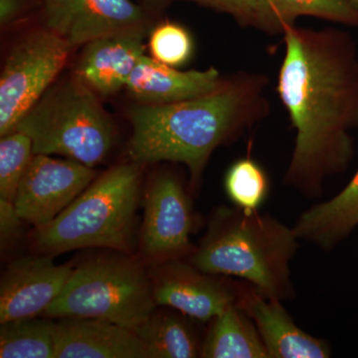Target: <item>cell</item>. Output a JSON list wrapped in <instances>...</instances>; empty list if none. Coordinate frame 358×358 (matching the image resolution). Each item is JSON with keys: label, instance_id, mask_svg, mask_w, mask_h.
<instances>
[{"label": "cell", "instance_id": "6da1fadb", "mask_svg": "<svg viewBox=\"0 0 358 358\" xmlns=\"http://www.w3.org/2000/svg\"><path fill=\"white\" fill-rule=\"evenodd\" d=\"M285 55L277 93L296 138L285 185L308 199L324 192L329 176L348 171L358 128V49L338 28L284 30Z\"/></svg>", "mask_w": 358, "mask_h": 358}, {"label": "cell", "instance_id": "7a4b0ae2", "mask_svg": "<svg viewBox=\"0 0 358 358\" xmlns=\"http://www.w3.org/2000/svg\"><path fill=\"white\" fill-rule=\"evenodd\" d=\"M270 82L262 73L242 71L223 79L206 95L134 108L129 113L131 159L136 164H183L195 185L216 148L267 119Z\"/></svg>", "mask_w": 358, "mask_h": 358}, {"label": "cell", "instance_id": "3957f363", "mask_svg": "<svg viewBox=\"0 0 358 358\" xmlns=\"http://www.w3.org/2000/svg\"><path fill=\"white\" fill-rule=\"evenodd\" d=\"M299 241L293 227L270 214L224 207L214 214L190 263L208 274L239 278L266 298L289 301L296 294L289 264Z\"/></svg>", "mask_w": 358, "mask_h": 358}, {"label": "cell", "instance_id": "277c9868", "mask_svg": "<svg viewBox=\"0 0 358 358\" xmlns=\"http://www.w3.org/2000/svg\"><path fill=\"white\" fill-rule=\"evenodd\" d=\"M138 199V166H114L96 178L54 220L36 228L32 244L43 255L83 248L128 254L133 249Z\"/></svg>", "mask_w": 358, "mask_h": 358}, {"label": "cell", "instance_id": "5b68a950", "mask_svg": "<svg viewBox=\"0 0 358 358\" xmlns=\"http://www.w3.org/2000/svg\"><path fill=\"white\" fill-rule=\"evenodd\" d=\"M13 131L31 138L34 155H62L90 167L101 164L114 143L109 115L76 75L47 90Z\"/></svg>", "mask_w": 358, "mask_h": 358}, {"label": "cell", "instance_id": "8992f818", "mask_svg": "<svg viewBox=\"0 0 358 358\" xmlns=\"http://www.w3.org/2000/svg\"><path fill=\"white\" fill-rule=\"evenodd\" d=\"M157 307L150 278L140 263L124 256L110 257L73 268L43 315L107 320L136 331Z\"/></svg>", "mask_w": 358, "mask_h": 358}, {"label": "cell", "instance_id": "52a82bcc", "mask_svg": "<svg viewBox=\"0 0 358 358\" xmlns=\"http://www.w3.org/2000/svg\"><path fill=\"white\" fill-rule=\"evenodd\" d=\"M70 46L51 30H36L16 44L0 76V136L11 133L50 88L67 62Z\"/></svg>", "mask_w": 358, "mask_h": 358}, {"label": "cell", "instance_id": "ba28073f", "mask_svg": "<svg viewBox=\"0 0 358 358\" xmlns=\"http://www.w3.org/2000/svg\"><path fill=\"white\" fill-rule=\"evenodd\" d=\"M96 176L93 167L76 160L34 155L18 187L14 206L23 221L41 227L62 213Z\"/></svg>", "mask_w": 358, "mask_h": 358}, {"label": "cell", "instance_id": "9c48e42d", "mask_svg": "<svg viewBox=\"0 0 358 358\" xmlns=\"http://www.w3.org/2000/svg\"><path fill=\"white\" fill-rule=\"evenodd\" d=\"M150 277L157 306L171 308L193 320L210 322L230 305L238 303L246 284L208 274L179 259L157 266Z\"/></svg>", "mask_w": 358, "mask_h": 358}, {"label": "cell", "instance_id": "30bf717a", "mask_svg": "<svg viewBox=\"0 0 358 358\" xmlns=\"http://www.w3.org/2000/svg\"><path fill=\"white\" fill-rule=\"evenodd\" d=\"M143 206L141 249L147 258L159 264L192 254V204L176 176H157L148 187Z\"/></svg>", "mask_w": 358, "mask_h": 358}, {"label": "cell", "instance_id": "8fae6325", "mask_svg": "<svg viewBox=\"0 0 358 358\" xmlns=\"http://www.w3.org/2000/svg\"><path fill=\"white\" fill-rule=\"evenodd\" d=\"M45 28L71 47L103 37L143 31L147 15L131 0H43Z\"/></svg>", "mask_w": 358, "mask_h": 358}, {"label": "cell", "instance_id": "7c38bea8", "mask_svg": "<svg viewBox=\"0 0 358 358\" xmlns=\"http://www.w3.org/2000/svg\"><path fill=\"white\" fill-rule=\"evenodd\" d=\"M72 270L55 264L50 255L13 261L0 284V324L43 315L62 292Z\"/></svg>", "mask_w": 358, "mask_h": 358}, {"label": "cell", "instance_id": "4fadbf2b", "mask_svg": "<svg viewBox=\"0 0 358 358\" xmlns=\"http://www.w3.org/2000/svg\"><path fill=\"white\" fill-rule=\"evenodd\" d=\"M282 303L262 296L248 282L238 301L255 324L268 358L331 357L329 343L303 331Z\"/></svg>", "mask_w": 358, "mask_h": 358}, {"label": "cell", "instance_id": "5bb4252c", "mask_svg": "<svg viewBox=\"0 0 358 358\" xmlns=\"http://www.w3.org/2000/svg\"><path fill=\"white\" fill-rule=\"evenodd\" d=\"M54 324V358H148L136 331L98 319L61 317Z\"/></svg>", "mask_w": 358, "mask_h": 358}, {"label": "cell", "instance_id": "9a60e30c", "mask_svg": "<svg viewBox=\"0 0 358 358\" xmlns=\"http://www.w3.org/2000/svg\"><path fill=\"white\" fill-rule=\"evenodd\" d=\"M143 55V31L103 37L86 44L75 75L96 94L112 95L127 87Z\"/></svg>", "mask_w": 358, "mask_h": 358}, {"label": "cell", "instance_id": "2e32d148", "mask_svg": "<svg viewBox=\"0 0 358 358\" xmlns=\"http://www.w3.org/2000/svg\"><path fill=\"white\" fill-rule=\"evenodd\" d=\"M223 78L215 68L180 71L143 55L126 88L141 103L166 105L192 100L214 91Z\"/></svg>", "mask_w": 358, "mask_h": 358}, {"label": "cell", "instance_id": "e0dca14e", "mask_svg": "<svg viewBox=\"0 0 358 358\" xmlns=\"http://www.w3.org/2000/svg\"><path fill=\"white\" fill-rule=\"evenodd\" d=\"M358 226V169L333 199L303 212L293 226L301 241L331 251Z\"/></svg>", "mask_w": 358, "mask_h": 358}, {"label": "cell", "instance_id": "ac0fdd59", "mask_svg": "<svg viewBox=\"0 0 358 358\" xmlns=\"http://www.w3.org/2000/svg\"><path fill=\"white\" fill-rule=\"evenodd\" d=\"M204 358H268L260 334L251 317L233 303L210 320L202 343Z\"/></svg>", "mask_w": 358, "mask_h": 358}, {"label": "cell", "instance_id": "d6986e66", "mask_svg": "<svg viewBox=\"0 0 358 358\" xmlns=\"http://www.w3.org/2000/svg\"><path fill=\"white\" fill-rule=\"evenodd\" d=\"M303 16L358 27V7L350 0H258V30L266 34H282Z\"/></svg>", "mask_w": 358, "mask_h": 358}, {"label": "cell", "instance_id": "ffe728a7", "mask_svg": "<svg viewBox=\"0 0 358 358\" xmlns=\"http://www.w3.org/2000/svg\"><path fill=\"white\" fill-rule=\"evenodd\" d=\"M190 317L178 312H155L136 331L148 358L201 357L202 343Z\"/></svg>", "mask_w": 358, "mask_h": 358}, {"label": "cell", "instance_id": "44dd1931", "mask_svg": "<svg viewBox=\"0 0 358 358\" xmlns=\"http://www.w3.org/2000/svg\"><path fill=\"white\" fill-rule=\"evenodd\" d=\"M54 324L37 317L1 324L0 357L54 358Z\"/></svg>", "mask_w": 358, "mask_h": 358}, {"label": "cell", "instance_id": "7402d4cb", "mask_svg": "<svg viewBox=\"0 0 358 358\" xmlns=\"http://www.w3.org/2000/svg\"><path fill=\"white\" fill-rule=\"evenodd\" d=\"M225 192L239 208L258 211L270 192V180L262 166L250 157L235 162L224 180Z\"/></svg>", "mask_w": 358, "mask_h": 358}, {"label": "cell", "instance_id": "603a6c76", "mask_svg": "<svg viewBox=\"0 0 358 358\" xmlns=\"http://www.w3.org/2000/svg\"><path fill=\"white\" fill-rule=\"evenodd\" d=\"M31 138L20 131L1 136L0 141V199L14 202L26 169L31 162Z\"/></svg>", "mask_w": 358, "mask_h": 358}, {"label": "cell", "instance_id": "cb8c5ba5", "mask_svg": "<svg viewBox=\"0 0 358 358\" xmlns=\"http://www.w3.org/2000/svg\"><path fill=\"white\" fill-rule=\"evenodd\" d=\"M148 47L155 60L178 68L186 64L192 58L193 40L182 25L166 21L152 30Z\"/></svg>", "mask_w": 358, "mask_h": 358}, {"label": "cell", "instance_id": "d4e9b609", "mask_svg": "<svg viewBox=\"0 0 358 358\" xmlns=\"http://www.w3.org/2000/svg\"><path fill=\"white\" fill-rule=\"evenodd\" d=\"M228 14L241 27L258 29V0H186Z\"/></svg>", "mask_w": 358, "mask_h": 358}, {"label": "cell", "instance_id": "484cf974", "mask_svg": "<svg viewBox=\"0 0 358 358\" xmlns=\"http://www.w3.org/2000/svg\"><path fill=\"white\" fill-rule=\"evenodd\" d=\"M21 221L13 202L0 199V235L1 243L15 236L21 227Z\"/></svg>", "mask_w": 358, "mask_h": 358}, {"label": "cell", "instance_id": "4316f807", "mask_svg": "<svg viewBox=\"0 0 358 358\" xmlns=\"http://www.w3.org/2000/svg\"><path fill=\"white\" fill-rule=\"evenodd\" d=\"M24 0H0V23L6 25L15 20L24 7Z\"/></svg>", "mask_w": 358, "mask_h": 358}, {"label": "cell", "instance_id": "83f0119b", "mask_svg": "<svg viewBox=\"0 0 358 358\" xmlns=\"http://www.w3.org/2000/svg\"><path fill=\"white\" fill-rule=\"evenodd\" d=\"M141 1L148 8L159 9L166 6V2H169V0H141Z\"/></svg>", "mask_w": 358, "mask_h": 358}, {"label": "cell", "instance_id": "f1b7e54d", "mask_svg": "<svg viewBox=\"0 0 358 358\" xmlns=\"http://www.w3.org/2000/svg\"><path fill=\"white\" fill-rule=\"evenodd\" d=\"M355 6L358 7V0H350Z\"/></svg>", "mask_w": 358, "mask_h": 358}]
</instances>
